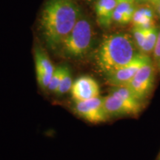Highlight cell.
Instances as JSON below:
<instances>
[{
	"label": "cell",
	"mask_w": 160,
	"mask_h": 160,
	"mask_svg": "<svg viewBox=\"0 0 160 160\" xmlns=\"http://www.w3.org/2000/svg\"><path fill=\"white\" fill-rule=\"evenodd\" d=\"M81 13L73 0H48L40 17V28L51 48H60Z\"/></svg>",
	"instance_id": "1"
},
{
	"label": "cell",
	"mask_w": 160,
	"mask_h": 160,
	"mask_svg": "<svg viewBox=\"0 0 160 160\" xmlns=\"http://www.w3.org/2000/svg\"><path fill=\"white\" fill-rule=\"evenodd\" d=\"M138 50L133 37L128 33H111L104 37L97 50L96 65L107 76L131 62L140 53Z\"/></svg>",
	"instance_id": "2"
},
{
	"label": "cell",
	"mask_w": 160,
	"mask_h": 160,
	"mask_svg": "<svg viewBox=\"0 0 160 160\" xmlns=\"http://www.w3.org/2000/svg\"><path fill=\"white\" fill-rule=\"evenodd\" d=\"M93 35L90 20L80 16L73 28L60 46L64 55L73 59L85 57L91 49Z\"/></svg>",
	"instance_id": "3"
},
{
	"label": "cell",
	"mask_w": 160,
	"mask_h": 160,
	"mask_svg": "<svg viewBox=\"0 0 160 160\" xmlns=\"http://www.w3.org/2000/svg\"><path fill=\"white\" fill-rule=\"evenodd\" d=\"M156 68L151 58L140 68L127 86L142 102L151 94L155 81Z\"/></svg>",
	"instance_id": "4"
},
{
	"label": "cell",
	"mask_w": 160,
	"mask_h": 160,
	"mask_svg": "<svg viewBox=\"0 0 160 160\" xmlns=\"http://www.w3.org/2000/svg\"><path fill=\"white\" fill-rule=\"evenodd\" d=\"M149 58V56L139 53L128 63L105 76L106 80L113 87L127 85Z\"/></svg>",
	"instance_id": "5"
},
{
	"label": "cell",
	"mask_w": 160,
	"mask_h": 160,
	"mask_svg": "<svg viewBox=\"0 0 160 160\" xmlns=\"http://www.w3.org/2000/svg\"><path fill=\"white\" fill-rule=\"evenodd\" d=\"M74 111L79 117L91 123H100L109 119L104 108L103 97L76 101Z\"/></svg>",
	"instance_id": "6"
},
{
	"label": "cell",
	"mask_w": 160,
	"mask_h": 160,
	"mask_svg": "<svg viewBox=\"0 0 160 160\" xmlns=\"http://www.w3.org/2000/svg\"><path fill=\"white\" fill-rule=\"evenodd\" d=\"M103 102L105 111L109 118L136 115L142 109V104L131 103L111 93L103 97Z\"/></svg>",
	"instance_id": "7"
},
{
	"label": "cell",
	"mask_w": 160,
	"mask_h": 160,
	"mask_svg": "<svg viewBox=\"0 0 160 160\" xmlns=\"http://www.w3.org/2000/svg\"><path fill=\"white\" fill-rule=\"evenodd\" d=\"M72 97L75 101H85L99 96V87L97 81L88 76H83L73 83L71 89Z\"/></svg>",
	"instance_id": "8"
},
{
	"label": "cell",
	"mask_w": 160,
	"mask_h": 160,
	"mask_svg": "<svg viewBox=\"0 0 160 160\" xmlns=\"http://www.w3.org/2000/svg\"><path fill=\"white\" fill-rule=\"evenodd\" d=\"M36 74L38 84L43 89H48L55 68L45 52L37 48L34 53Z\"/></svg>",
	"instance_id": "9"
},
{
	"label": "cell",
	"mask_w": 160,
	"mask_h": 160,
	"mask_svg": "<svg viewBox=\"0 0 160 160\" xmlns=\"http://www.w3.org/2000/svg\"><path fill=\"white\" fill-rule=\"evenodd\" d=\"M118 5L117 0H97L95 11L98 23L102 28H108L113 22V15Z\"/></svg>",
	"instance_id": "10"
},
{
	"label": "cell",
	"mask_w": 160,
	"mask_h": 160,
	"mask_svg": "<svg viewBox=\"0 0 160 160\" xmlns=\"http://www.w3.org/2000/svg\"><path fill=\"white\" fill-rule=\"evenodd\" d=\"M153 19H154V13L150 8H141L136 10L132 23L134 27L149 28L153 27Z\"/></svg>",
	"instance_id": "11"
},
{
	"label": "cell",
	"mask_w": 160,
	"mask_h": 160,
	"mask_svg": "<svg viewBox=\"0 0 160 160\" xmlns=\"http://www.w3.org/2000/svg\"><path fill=\"white\" fill-rule=\"evenodd\" d=\"M158 33H159V28L153 26L147 28L145 42L140 51V53L148 56L153 53L157 41Z\"/></svg>",
	"instance_id": "12"
},
{
	"label": "cell",
	"mask_w": 160,
	"mask_h": 160,
	"mask_svg": "<svg viewBox=\"0 0 160 160\" xmlns=\"http://www.w3.org/2000/svg\"><path fill=\"white\" fill-rule=\"evenodd\" d=\"M73 80H72V76L70 70L66 67L64 74L62 77L61 82L56 93L59 95L65 94L68 92L71 91L72 85H73Z\"/></svg>",
	"instance_id": "13"
},
{
	"label": "cell",
	"mask_w": 160,
	"mask_h": 160,
	"mask_svg": "<svg viewBox=\"0 0 160 160\" xmlns=\"http://www.w3.org/2000/svg\"><path fill=\"white\" fill-rule=\"evenodd\" d=\"M116 11L119 12L122 14L127 20L128 22H131L133 19L137 8H135L134 3L132 2H120L116 8Z\"/></svg>",
	"instance_id": "14"
},
{
	"label": "cell",
	"mask_w": 160,
	"mask_h": 160,
	"mask_svg": "<svg viewBox=\"0 0 160 160\" xmlns=\"http://www.w3.org/2000/svg\"><path fill=\"white\" fill-rule=\"evenodd\" d=\"M65 68L66 67H65V66H59V67L56 68L54 72H53V75H52L48 87V91L51 92H54V93L57 92L60 82H61L62 77L64 72L65 71Z\"/></svg>",
	"instance_id": "15"
},
{
	"label": "cell",
	"mask_w": 160,
	"mask_h": 160,
	"mask_svg": "<svg viewBox=\"0 0 160 160\" xmlns=\"http://www.w3.org/2000/svg\"><path fill=\"white\" fill-rule=\"evenodd\" d=\"M146 31H147V28L140 27H133V30H132V37H133V40L137 45V48L139 51H141L144 42H145Z\"/></svg>",
	"instance_id": "16"
},
{
	"label": "cell",
	"mask_w": 160,
	"mask_h": 160,
	"mask_svg": "<svg viewBox=\"0 0 160 160\" xmlns=\"http://www.w3.org/2000/svg\"><path fill=\"white\" fill-rule=\"evenodd\" d=\"M153 63H154L157 71L160 73V27L159 28V33L157 43L153 50Z\"/></svg>",
	"instance_id": "17"
},
{
	"label": "cell",
	"mask_w": 160,
	"mask_h": 160,
	"mask_svg": "<svg viewBox=\"0 0 160 160\" xmlns=\"http://www.w3.org/2000/svg\"><path fill=\"white\" fill-rule=\"evenodd\" d=\"M155 5H156V8H157V11L159 14V17H160V0H157V1L154 2Z\"/></svg>",
	"instance_id": "18"
},
{
	"label": "cell",
	"mask_w": 160,
	"mask_h": 160,
	"mask_svg": "<svg viewBox=\"0 0 160 160\" xmlns=\"http://www.w3.org/2000/svg\"><path fill=\"white\" fill-rule=\"evenodd\" d=\"M118 2V3L120 2H132V3H134L135 0H117Z\"/></svg>",
	"instance_id": "19"
},
{
	"label": "cell",
	"mask_w": 160,
	"mask_h": 160,
	"mask_svg": "<svg viewBox=\"0 0 160 160\" xmlns=\"http://www.w3.org/2000/svg\"><path fill=\"white\" fill-rule=\"evenodd\" d=\"M138 3H146L148 2H153V0H135Z\"/></svg>",
	"instance_id": "20"
},
{
	"label": "cell",
	"mask_w": 160,
	"mask_h": 160,
	"mask_svg": "<svg viewBox=\"0 0 160 160\" xmlns=\"http://www.w3.org/2000/svg\"><path fill=\"white\" fill-rule=\"evenodd\" d=\"M86 1H88V2H93V1H94V0H86Z\"/></svg>",
	"instance_id": "21"
},
{
	"label": "cell",
	"mask_w": 160,
	"mask_h": 160,
	"mask_svg": "<svg viewBox=\"0 0 160 160\" xmlns=\"http://www.w3.org/2000/svg\"><path fill=\"white\" fill-rule=\"evenodd\" d=\"M157 1V0H153V2H154Z\"/></svg>",
	"instance_id": "22"
},
{
	"label": "cell",
	"mask_w": 160,
	"mask_h": 160,
	"mask_svg": "<svg viewBox=\"0 0 160 160\" xmlns=\"http://www.w3.org/2000/svg\"><path fill=\"white\" fill-rule=\"evenodd\" d=\"M159 160H160V159H159Z\"/></svg>",
	"instance_id": "23"
}]
</instances>
